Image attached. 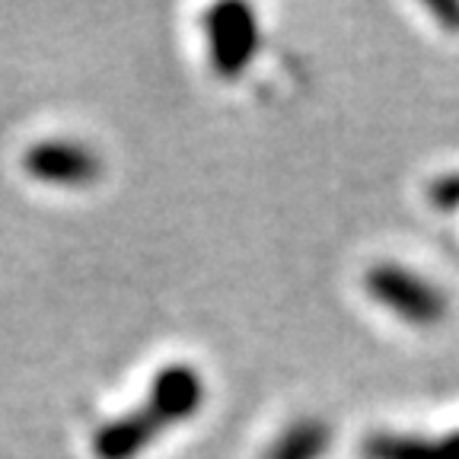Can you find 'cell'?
Listing matches in <instances>:
<instances>
[{
  "label": "cell",
  "instance_id": "1",
  "mask_svg": "<svg viewBox=\"0 0 459 459\" xmlns=\"http://www.w3.org/2000/svg\"><path fill=\"white\" fill-rule=\"evenodd\" d=\"M29 166L36 176L48 182H65V186H80V182L93 179L96 157L80 143H42L32 151Z\"/></svg>",
  "mask_w": 459,
  "mask_h": 459
}]
</instances>
